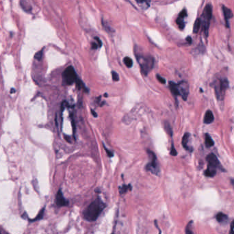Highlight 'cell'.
Masks as SVG:
<instances>
[{
  "instance_id": "1",
  "label": "cell",
  "mask_w": 234,
  "mask_h": 234,
  "mask_svg": "<svg viewBox=\"0 0 234 234\" xmlns=\"http://www.w3.org/2000/svg\"><path fill=\"white\" fill-rule=\"evenodd\" d=\"M105 206V204L101 199L94 201L84 211V218L88 221H94L104 210Z\"/></svg>"
},
{
  "instance_id": "2",
  "label": "cell",
  "mask_w": 234,
  "mask_h": 234,
  "mask_svg": "<svg viewBox=\"0 0 234 234\" xmlns=\"http://www.w3.org/2000/svg\"><path fill=\"white\" fill-rule=\"evenodd\" d=\"M136 59L139 64L142 73L147 75L153 68L154 65L153 58L150 55L136 54Z\"/></svg>"
},
{
  "instance_id": "3",
  "label": "cell",
  "mask_w": 234,
  "mask_h": 234,
  "mask_svg": "<svg viewBox=\"0 0 234 234\" xmlns=\"http://www.w3.org/2000/svg\"><path fill=\"white\" fill-rule=\"evenodd\" d=\"M207 161L208 165L205 171V174L207 177H212L216 174V169L219 167L220 162L217 157L213 153H210L207 156Z\"/></svg>"
},
{
  "instance_id": "4",
  "label": "cell",
  "mask_w": 234,
  "mask_h": 234,
  "mask_svg": "<svg viewBox=\"0 0 234 234\" xmlns=\"http://www.w3.org/2000/svg\"><path fill=\"white\" fill-rule=\"evenodd\" d=\"M212 16V7L211 4H208L205 6V9H204L201 19V25L203 27V30L204 32L205 37L208 36V31H209V27L210 24V21Z\"/></svg>"
},
{
  "instance_id": "5",
  "label": "cell",
  "mask_w": 234,
  "mask_h": 234,
  "mask_svg": "<svg viewBox=\"0 0 234 234\" xmlns=\"http://www.w3.org/2000/svg\"><path fill=\"white\" fill-rule=\"evenodd\" d=\"M229 86V82L227 79H223L214 83V90L217 99L219 101H223L225 97V92Z\"/></svg>"
},
{
  "instance_id": "6",
  "label": "cell",
  "mask_w": 234,
  "mask_h": 234,
  "mask_svg": "<svg viewBox=\"0 0 234 234\" xmlns=\"http://www.w3.org/2000/svg\"><path fill=\"white\" fill-rule=\"evenodd\" d=\"M148 154H149L151 161H149V163L147 165L146 169L151 173L158 175L160 173V166L156 154L151 151H148Z\"/></svg>"
},
{
  "instance_id": "7",
  "label": "cell",
  "mask_w": 234,
  "mask_h": 234,
  "mask_svg": "<svg viewBox=\"0 0 234 234\" xmlns=\"http://www.w3.org/2000/svg\"><path fill=\"white\" fill-rule=\"evenodd\" d=\"M62 77H63V83L65 85H71L77 80L75 69L71 66L65 69L62 74Z\"/></svg>"
},
{
  "instance_id": "8",
  "label": "cell",
  "mask_w": 234,
  "mask_h": 234,
  "mask_svg": "<svg viewBox=\"0 0 234 234\" xmlns=\"http://www.w3.org/2000/svg\"><path fill=\"white\" fill-rule=\"evenodd\" d=\"M179 95L183 100H186L189 94V85L186 82L182 81L178 84Z\"/></svg>"
},
{
  "instance_id": "9",
  "label": "cell",
  "mask_w": 234,
  "mask_h": 234,
  "mask_svg": "<svg viewBox=\"0 0 234 234\" xmlns=\"http://www.w3.org/2000/svg\"><path fill=\"white\" fill-rule=\"evenodd\" d=\"M55 203L56 205L59 207H63V206H67L68 202V201L65 199V198L63 196L62 191L60 190L56 194V197H55Z\"/></svg>"
},
{
  "instance_id": "10",
  "label": "cell",
  "mask_w": 234,
  "mask_h": 234,
  "mask_svg": "<svg viewBox=\"0 0 234 234\" xmlns=\"http://www.w3.org/2000/svg\"><path fill=\"white\" fill-rule=\"evenodd\" d=\"M169 88L170 90V92L172 93V94L174 95V96H175V97L180 96L178 84H175L174 82H169Z\"/></svg>"
},
{
  "instance_id": "11",
  "label": "cell",
  "mask_w": 234,
  "mask_h": 234,
  "mask_svg": "<svg viewBox=\"0 0 234 234\" xmlns=\"http://www.w3.org/2000/svg\"><path fill=\"white\" fill-rule=\"evenodd\" d=\"M214 120V117L212 112L211 110H207L205 113V116H204V123L205 124H210L212 123Z\"/></svg>"
},
{
  "instance_id": "12",
  "label": "cell",
  "mask_w": 234,
  "mask_h": 234,
  "mask_svg": "<svg viewBox=\"0 0 234 234\" xmlns=\"http://www.w3.org/2000/svg\"><path fill=\"white\" fill-rule=\"evenodd\" d=\"M189 138H190V134L189 133H186L185 134L183 135V136L182 138V145H183L184 149H186L188 151H190V147H188Z\"/></svg>"
},
{
  "instance_id": "13",
  "label": "cell",
  "mask_w": 234,
  "mask_h": 234,
  "mask_svg": "<svg viewBox=\"0 0 234 234\" xmlns=\"http://www.w3.org/2000/svg\"><path fill=\"white\" fill-rule=\"evenodd\" d=\"M223 11L224 15H225L226 22L227 23V21H228L229 19L232 18L233 13H232V11H231V10L229 8L225 7V6H223Z\"/></svg>"
},
{
  "instance_id": "14",
  "label": "cell",
  "mask_w": 234,
  "mask_h": 234,
  "mask_svg": "<svg viewBox=\"0 0 234 234\" xmlns=\"http://www.w3.org/2000/svg\"><path fill=\"white\" fill-rule=\"evenodd\" d=\"M205 145H206L207 147H212L214 145V144L212 137H211L208 134H205Z\"/></svg>"
},
{
  "instance_id": "15",
  "label": "cell",
  "mask_w": 234,
  "mask_h": 234,
  "mask_svg": "<svg viewBox=\"0 0 234 234\" xmlns=\"http://www.w3.org/2000/svg\"><path fill=\"white\" fill-rule=\"evenodd\" d=\"M201 26V19H196V21L195 22H194V27H193V32L196 34V33L199 32Z\"/></svg>"
},
{
  "instance_id": "16",
  "label": "cell",
  "mask_w": 234,
  "mask_h": 234,
  "mask_svg": "<svg viewBox=\"0 0 234 234\" xmlns=\"http://www.w3.org/2000/svg\"><path fill=\"white\" fill-rule=\"evenodd\" d=\"M216 220H218L219 223H223L227 220V216L225 214L220 212L216 215Z\"/></svg>"
},
{
  "instance_id": "17",
  "label": "cell",
  "mask_w": 234,
  "mask_h": 234,
  "mask_svg": "<svg viewBox=\"0 0 234 234\" xmlns=\"http://www.w3.org/2000/svg\"><path fill=\"white\" fill-rule=\"evenodd\" d=\"M123 62L126 65V67L128 68H131L133 66V61L130 57H125L123 59Z\"/></svg>"
},
{
  "instance_id": "18",
  "label": "cell",
  "mask_w": 234,
  "mask_h": 234,
  "mask_svg": "<svg viewBox=\"0 0 234 234\" xmlns=\"http://www.w3.org/2000/svg\"><path fill=\"white\" fill-rule=\"evenodd\" d=\"M177 24L178 25H179V28L181 29H183L184 28V26H185V24H184L183 19L178 17V19H177Z\"/></svg>"
},
{
  "instance_id": "19",
  "label": "cell",
  "mask_w": 234,
  "mask_h": 234,
  "mask_svg": "<svg viewBox=\"0 0 234 234\" xmlns=\"http://www.w3.org/2000/svg\"><path fill=\"white\" fill-rule=\"evenodd\" d=\"M131 189V186L130 185H124L122 186L121 188H120V193L121 194H124L126 192H127L128 190Z\"/></svg>"
},
{
  "instance_id": "20",
  "label": "cell",
  "mask_w": 234,
  "mask_h": 234,
  "mask_svg": "<svg viewBox=\"0 0 234 234\" xmlns=\"http://www.w3.org/2000/svg\"><path fill=\"white\" fill-rule=\"evenodd\" d=\"M136 2L138 4L147 6V7H149L150 5V0H136Z\"/></svg>"
},
{
  "instance_id": "21",
  "label": "cell",
  "mask_w": 234,
  "mask_h": 234,
  "mask_svg": "<svg viewBox=\"0 0 234 234\" xmlns=\"http://www.w3.org/2000/svg\"><path fill=\"white\" fill-rule=\"evenodd\" d=\"M112 77H113V80L114 82H118L119 80V75L115 71L112 72Z\"/></svg>"
},
{
  "instance_id": "22",
  "label": "cell",
  "mask_w": 234,
  "mask_h": 234,
  "mask_svg": "<svg viewBox=\"0 0 234 234\" xmlns=\"http://www.w3.org/2000/svg\"><path fill=\"white\" fill-rule=\"evenodd\" d=\"M42 50L37 53V54H35V56H34L35 59H37V60H41L42 59Z\"/></svg>"
},
{
  "instance_id": "23",
  "label": "cell",
  "mask_w": 234,
  "mask_h": 234,
  "mask_svg": "<svg viewBox=\"0 0 234 234\" xmlns=\"http://www.w3.org/2000/svg\"><path fill=\"white\" fill-rule=\"evenodd\" d=\"M43 214H44V209H42L40 212V213L38 214V215L37 217H36V219L34 220H33V221H34V220H36L41 219L42 218V216H43Z\"/></svg>"
},
{
  "instance_id": "24",
  "label": "cell",
  "mask_w": 234,
  "mask_h": 234,
  "mask_svg": "<svg viewBox=\"0 0 234 234\" xmlns=\"http://www.w3.org/2000/svg\"><path fill=\"white\" fill-rule=\"evenodd\" d=\"M191 223H189L188 225V226L186 227V234H193L192 233V231L191 230Z\"/></svg>"
},
{
  "instance_id": "25",
  "label": "cell",
  "mask_w": 234,
  "mask_h": 234,
  "mask_svg": "<svg viewBox=\"0 0 234 234\" xmlns=\"http://www.w3.org/2000/svg\"><path fill=\"white\" fill-rule=\"evenodd\" d=\"M187 16V12L186 10H183V11L180 12V14L179 15V17L184 19Z\"/></svg>"
},
{
  "instance_id": "26",
  "label": "cell",
  "mask_w": 234,
  "mask_h": 234,
  "mask_svg": "<svg viewBox=\"0 0 234 234\" xmlns=\"http://www.w3.org/2000/svg\"><path fill=\"white\" fill-rule=\"evenodd\" d=\"M177 151L175 150V148H174V144H172V145H171V150H170V154L172 155V156H175L177 155Z\"/></svg>"
},
{
  "instance_id": "27",
  "label": "cell",
  "mask_w": 234,
  "mask_h": 234,
  "mask_svg": "<svg viewBox=\"0 0 234 234\" xmlns=\"http://www.w3.org/2000/svg\"><path fill=\"white\" fill-rule=\"evenodd\" d=\"M157 80L159 81L160 82H161V84H165L166 83V80H165V79L163 78L162 77H161L160 75H157Z\"/></svg>"
},
{
  "instance_id": "28",
  "label": "cell",
  "mask_w": 234,
  "mask_h": 234,
  "mask_svg": "<svg viewBox=\"0 0 234 234\" xmlns=\"http://www.w3.org/2000/svg\"><path fill=\"white\" fill-rule=\"evenodd\" d=\"M105 151H106V153H108V156H110V157H113V153H112V152H110L109 150H108V149H106V148H105Z\"/></svg>"
},
{
  "instance_id": "29",
  "label": "cell",
  "mask_w": 234,
  "mask_h": 234,
  "mask_svg": "<svg viewBox=\"0 0 234 234\" xmlns=\"http://www.w3.org/2000/svg\"><path fill=\"white\" fill-rule=\"evenodd\" d=\"M95 39H96V41H97V42H98V46H99V47H101V45H102V43H101V41H100V39L99 38H98L97 37H96V38H95Z\"/></svg>"
},
{
  "instance_id": "30",
  "label": "cell",
  "mask_w": 234,
  "mask_h": 234,
  "mask_svg": "<svg viewBox=\"0 0 234 234\" xmlns=\"http://www.w3.org/2000/svg\"><path fill=\"white\" fill-rule=\"evenodd\" d=\"M97 47H99V46H98V45L96 43V42H93V43H92V48H93V49H97Z\"/></svg>"
},
{
  "instance_id": "31",
  "label": "cell",
  "mask_w": 234,
  "mask_h": 234,
  "mask_svg": "<svg viewBox=\"0 0 234 234\" xmlns=\"http://www.w3.org/2000/svg\"><path fill=\"white\" fill-rule=\"evenodd\" d=\"M231 229H234V220H233L231 225Z\"/></svg>"
},
{
  "instance_id": "32",
  "label": "cell",
  "mask_w": 234,
  "mask_h": 234,
  "mask_svg": "<svg viewBox=\"0 0 234 234\" xmlns=\"http://www.w3.org/2000/svg\"><path fill=\"white\" fill-rule=\"evenodd\" d=\"M91 111H92V114H93V116H94L95 117H97V115L96 113H95V111H94V110H92Z\"/></svg>"
},
{
  "instance_id": "33",
  "label": "cell",
  "mask_w": 234,
  "mask_h": 234,
  "mask_svg": "<svg viewBox=\"0 0 234 234\" xmlns=\"http://www.w3.org/2000/svg\"><path fill=\"white\" fill-rule=\"evenodd\" d=\"M186 40H187L189 42H192V39H191V38H190V37H188V38H187V39H186Z\"/></svg>"
},
{
  "instance_id": "34",
  "label": "cell",
  "mask_w": 234,
  "mask_h": 234,
  "mask_svg": "<svg viewBox=\"0 0 234 234\" xmlns=\"http://www.w3.org/2000/svg\"><path fill=\"white\" fill-rule=\"evenodd\" d=\"M230 234H234V231H233V229H231Z\"/></svg>"
},
{
  "instance_id": "35",
  "label": "cell",
  "mask_w": 234,
  "mask_h": 234,
  "mask_svg": "<svg viewBox=\"0 0 234 234\" xmlns=\"http://www.w3.org/2000/svg\"><path fill=\"white\" fill-rule=\"evenodd\" d=\"M15 89H13V88H12V90L11 91V93H15Z\"/></svg>"
},
{
  "instance_id": "36",
  "label": "cell",
  "mask_w": 234,
  "mask_h": 234,
  "mask_svg": "<svg viewBox=\"0 0 234 234\" xmlns=\"http://www.w3.org/2000/svg\"><path fill=\"white\" fill-rule=\"evenodd\" d=\"M232 185L233 186V188H234V179H232Z\"/></svg>"
},
{
  "instance_id": "37",
  "label": "cell",
  "mask_w": 234,
  "mask_h": 234,
  "mask_svg": "<svg viewBox=\"0 0 234 234\" xmlns=\"http://www.w3.org/2000/svg\"><path fill=\"white\" fill-rule=\"evenodd\" d=\"M0 234H1V233H0Z\"/></svg>"
}]
</instances>
